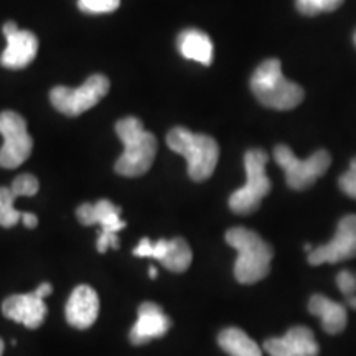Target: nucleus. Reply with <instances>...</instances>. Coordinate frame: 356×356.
I'll list each match as a JSON object with an SVG mask.
<instances>
[{"label": "nucleus", "mask_w": 356, "mask_h": 356, "mask_svg": "<svg viewBox=\"0 0 356 356\" xmlns=\"http://www.w3.org/2000/svg\"><path fill=\"white\" fill-rule=\"evenodd\" d=\"M274 160L286 173L287 185L293 190L310 188L332 163V157L327 150H317L309 159L300 160L287 145H275Z\"/></svg>", "instance_id": "423d86ee"}, {"label": "nucleus", "mask_w": 356, "mask_h": 356, "mask_svg": "<svg viewBox=\"0 0 356 356\" xmlns=\"http://www.w3.org/2000/svg\"><path fill=\"white\" fill-rule=\"evenodd\" d=\"M3 317L13 322L25 325L26 328L42 327L44 317H47V305L43 299H40L35 292L17 293L3 300L2 304Z\"/></svg>", "instance_id": "4468645a"}, {"label": "nucleus", "mask_w": 356, "mask_h": 356, "mask_svg": "<svg viewBox=\"0 0 356 356\" xmlns=\"http://www.w3.org/2000/svg\"><path fill=\"white\" fill-rule=\"evenodd\" d=\"M0 136L3 137V144L0 147V167H20L33 149V139L26 131V121L19 113L3 111L0 113Z\"/></svg>", "instance_id": "6e6552de"}, {"label": "nucleus", "mask_w": 356, "mask_h": 356, "mask_svg": "<svg viewBox=\"0 0 356 356\" xmlns=\"http://www.w3.org/2000/svg\"><path fill=\"white\" fill-rule=\"evenodd\" d=\"M177 47L180 55L186 60L197 61L204 66L213 63V42L207 33L197 29H186L178 35Z\"/></svg>", "instance_id": "f3484780"}, {"label": "nucleus", "mask_w": 356, "mask_h": 356, "mask_svg": "<svg viewBox=\"0 0 356 356\" xmlns=\"http://www.w3.org/2000/svg\"><path fill=\"white\" fill-rule=\"evenodd\" d=\"M218 343L229 356H262L259 345L241 328H225L218 337Z\"/></svg>", "instance_id": "6ab92c4d"}, {"label": "nucleus", "mask_w": 356, "mask_h": 356, "mask_svg": "<svg viewBox=\"0 0 356 356\" xmlns=\"http://www.w3.org/2000/svg\"><path fill=\"white\" fill-rule=\"evenodd\" d=\"M226 243L236 249V280L241 284H256L270 273L274 249L254 231L236 226L226 233Z\"/></svg>", "instance_id": "f03ea898"}, {"label": "nucleus", "mask_w": 356, "mask_h": 356, "mask_svg": "<svg viewBox=\"0 0 356 356\" xmlns=\"http://www.w3.org/2000/svg\"><path fill=\"white\" fill-rule=\"evenodd\" d=\"M167 145L186 159L188 175L193 181H204L213 175L220 159V147L213 137L175 127L167 134Z\"/></svg>", "instance_id": "20e7f679"}, {"label": "nucleus", "mask_w": 356, "mask_h": 356, "mask_svg": "<svg viewBox=\"0 0 356 356\" xmlns=\"http://www.w3.org/2000/svg\"><path fill=\"white\" fill-rule=\"evenodd\" d=\"M264 350L270 356H318L320 353L314 332L307 327H292L284 337L269 338Z\"/></svg>", "instance_id": "ddd939ff"}, {"label": "nucleus", "mask_w": 356, "mask_h": 356, "mask_svg": "<svg viewBox=\"0 0 356 356\" xmlns=\"http://www.w3.org/2000/svg\"><path fill=\"white\" fill-rule=\"evenodd\" d=\"M17 198L19 197L13 193L12 188L0 186V226H3V228H12L22 221V213L13 208Z\"/></svg>", "instance_id": "aec40b11"}, {"label": "nucleus", "mask_w": 356, "mask_h": 356, "mask_svg": "<svg viewBox=\"0 0 356 356\" xmlns=\"http://www.w3.org/2000/svg\"><path fill=\"white\" fill-rule=\"evenodd\" d=\"M22 222H24L26 228H35L38 225V218L33 213H22Z\"/></svg>", "instance_id": "a878e982"}, {"label": "nucleus", "mask_w": 356, "mask_h": 356, "mask_svg": "<svg viewBox=\"0 0 356 356\" xmlns=\"http://www.w3.org/2000/svg\"><path fill=\"white\" fill-rule=\"evenodd\" d=\"M17 30H19V25H17L15 22H7V24L3 25V37H7V35L17 32Z\"/></svg>", "instance_id": "cd10ccee"}, {"label": "nucleus", "mask_w": 356, "mask_h": 356, "mask_svg": "<svg viewBox=\"0 0 356 356\" xmlns=\"http://www.w3.org/2000/svg\"><path fill=\"white\" fill-rule=\"evenodd\" d=\"M134 256L157 259L172 273H185L193 259V252L184 238L159 239L155 243L144 238L140 239L139 246L134 249Z\"/></svg>", "instance_id": "9b49d317"}, {"label": "nucleus", "mask_w": 356, "mask_h": 356, "mask_svg": "<svg viewBox=\"0 0 356 356\" xmlns=\"http://www.w3.org/2000/svg\"><path fill=\"white\" fill-rule=\"evenodd\" d=\"M149 275H150V277H152V279H155V277H157V275H159V270L155 269L154 266H150V269H149Z\"/></svg>", "instance_id": "c756f323"}, {"label": "nucleus", "mask_w": 356, "mask_h": 356, "mask_svg": "<svg viewBox=\"0 0 356 356\" xmlns=\"http://www.w3.org/2000/svg\"><path fill=\"white\" fill-rule=\"evenodd\" d=\"M51 292H53V286H51V284H48V282H43L42 286H38L37 291H35V293H37L40 299H44V297L50 296Z\"/></svg>", "instance_id": "bb28decb"}, {"label": "nucleus", "mask_w": 356, "mask_h": 356, "mask_svg": "<svg viewBox=\"0 0 356 356\" xmlns=\"http://www.w3.org/2000/svg\"><path fill=\"white\" fill-rule=\"evenodd\" d=\"M346 304H348V307H351V309L356 310V293H353V296L346 297Z\"/></svg>", "instance_id": "c85d7f7f"}, {"label": "nucleus", "mask_w": 356, "mask_h": 356, "mask_svg": "<svg viewBox=\"0 0 356 356\" xmlns=\"http://www.w3.org/2000/svg\"><path fill=\"white\" fill-rule=\"evenodd\" d=\"M109 79L104 74H92L79 88H53L50 91V101L58 113L74 118L95 108L97 102L104 99L109 92Z\"/></svg>", "instance_id": "0eeeda50"}, {"label": "nucleus", "mask_w": 356, "mask_h": 356, "mask_svg": "<svg viewBox=\"0 0 356 356\" xmlns=\"http://www.w3.org/2000/svg\"><path fill=\"white\" fill-rule=\"evenodd\" d=\"M7 48L0 56L3 68L22 70L35 60L38 53V38L29 30H17L7 35Z\"/></svg>", "instance_id": "dca6fc26"}, {"label": "nucleus", "mask_w": 356, "mask_h": 356, "mask_svg": "<svg viewBox=\"0 0 356 356\" xmlns=\"http://www.w3.org/2000/svg\"><path fill=\"white\" fill-rule=\"evenodd\" d=\"M353 38H355V44H356V32H355V37Z\"/></svg>", "instance_id": "2f4dec72"}, {"label": "nucleus", "mask_w": 356, "mask_h": 356, "mask_svg": "<svg viewBox=\"0 0 356 356\" xmlns=\"http://www.w3.org/2000/svg\"><path fill=\"white\" fill-rule=\"evenodd\" d=\"M78 221L83 226L99 225V238H97V251L104 254L108 249H118L119 239L118 233L126 228V221L121 218V208L115 207L109 200H99V202L83 203L76 210Z\"/></svg>", "instance_id": "1a4fd4ad"}, {"label": "nucleus", "mask_w": 356, "mask_h": 356, "mask_svg": "<svg viewBox=\"0 0 356 356\" xmlns=\"http://www.w3.org/2000/svg\"><path fill=\"white\" fill-rule=\"evenodd\" d=\"M338 184H340V188L345 195L356 200V159L351 160L350 168L340 177Z\"/></svg>", "instance_id": "b1692460"}, {"label": "nucleus", "mask_w": 356, "mask_h": 356, "mask_svg": "<svg viewBox=\"0 0 356 356\" xmlns=\"http://www.w3.org/2000/svg\"><path fill=\"white\" fill-rule=\"evenodd\" d=\"M343 0H296L297 10L304 15H317L322 12L337 10Z\"/></svg>", "instance_id": "412c9836"}, {"label": "nucleus", "mask_w": 356, "mask_h": 356, "mask_svg": "<svg viewBox=\"0 0 356 356\" xmlns=\"http://www.w3.org/2000/svg\"><path fill=\"white\" fill-rule=\"evenodd\" d=\"M337 286L340 289V292L345 296V299L346 297L353 296V293H356V273L341 270V273L337 275Z\"/></svg>", "instance_id": "393cba45"}, {"label": "nucleus", "mask_w": 356, "mask_h": 356, "mask_svg": "<svg viewBox=\"0 0 356 356\" xmlns=\"http://www.w3.org/2000/svg\"><path fill=\"white\" fill-rule=\"evenodd\" d=\"M172 320L162 307L154 302H144L139 307V315H137V322L134 323L129 333V340L132 345H145L155 338H162L165 333L170 330Z\"/></svg>", "instance_id": "f8f14e48"}, {"label": "nucleus", "mask_w": 356, "mask_h": 356, "mask_svg": "<svg viewBox=\"0 0 356 356\" xmlns=\"http://www.w3.org/2000/svg\"><path fill=\"white\" fill-rule=\"evenodd\" d=\"M10 188L17 197H33V195L38 193L40 188L38 178L32 173H22V175L15 177Z\"/></svg>", "instance_id": "4be33fe9"}, {"label": "nucleus", "mask_w": 356, "mask_h": 356, "mask_svg": "<svg viewBox=\"0 0 356 356\" xmlns=\"http://www.w3.org/2000/svg\"><path fill=\"white\" fill-rule=\"evenodd\" d=\"M353 257H356V215L341 218L332 241L314 248L309 252V262L312 266H320L325 262L337 264Z\"/></svg>", "instance_id": "9d476101"}, {"label": "nucleus", "mask_w": 356, "mask_h": 356, "mask_svg": "<svg viewBox=\"0 0 356 356\" xmlns=\"http://www.w3.org/2000/svg\"><path fill=\"white\" fill-rule=\"evenodd\" d=\"M267 162L269 157L261 149L248 150L244 155L246 184L229 197V208L236 215H251L257 211L262 200L269 195L273 184L266 173Z\"/></svg>", "instance_id": "39448f33"}, {"label": "nucleus", "mask_w": 356, "mask_h": 356, "mask_svg": "<svg viewBox=\"0 0 356 356\" xmlns=\"http://www.w3.org/2000/svg\"><path fill=\"white\" fill-rule=\"evenodd\" d=\"M251 89L261 104L277 111H291L304 101V89L282 74L275 58L262 61L251 78Z\"/></svg>", "instance_id": "7ed1b4c3"}, {"label": "nucleus", "mask_w": 356, "mask_h": 356, "mask_svg": "<svg viewBox=\"0 0 356 356\" xmlns=\"http://www.w3.org/2000/svg\"><path fill=\"white\" fill-rule=\"evenodd\" d=\"M66 322L78 330H86L92 327L99 315V297L89 286H78L71 292L65 307Z\"/></svg>", "instance_id": "2eb2a0df"}, {"label": "nucleus", "mask_w": 356, "mask_h": 356, "mask_svg": "<svg viewBox=\"0 0 356 356\" xmlns=\"http://www.w3.org/2000/svg\"><path fill=\"white\" fill-rule=\"evenodd\" d=\"M309 310L312 315H317L322 318L323 330L330 335H337V333L345 330L348 315H346V307L338 304V302L317 293L310 299Z\"/></svg>", "instance_id": "a211bd4d"}, {"label": "nucleus", "mask_w": 356, "mask_h": 356, "mask_svg": "<svg viewBox=\"0 0 356 356\" xmlns=\"http://www.w3.org/2000/svg\"><path fill=\"white\" fill-rule=\"evenodd\" d=\"M115 134L124 144V152L115 162V172L122 177H140L150 170L157 155V139L145 131L137 118H124L115 122Z\"/></svg>", "instance_id": "f257e3e1"}, {"label": "nucleus", "mask_w": 356, "mask_h": 356, "mask_svg": "<svg viewBox=\"0 0 356 356\" xmlns=\"http://www.w3.org/2000/svg\"><path fill=\"white\" fill-rule=\"evenodd\" d=\"M2 353H3V341L2 338H0V356H2Z\"/></svg>", "instance_id": "7c9ffc66"}, {"label": "nucleus", "mask_w": 356, "mask_h": 356, "mask_svg": "<svg viewBox=\"0 0 356 356\" xmlns=\"http://www.w3.org/2000/svg\"><path fill=\"white\" fill-rule=\"evenodd\" d=\"M121 0H78L79 10L84 13H111L118 10Z\"/></svg>", "instance_id": "5701e85b"}]
</instances>
